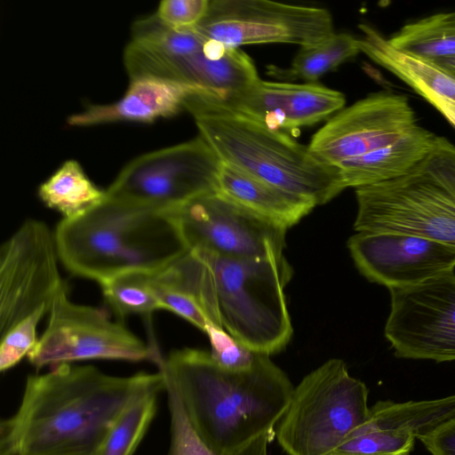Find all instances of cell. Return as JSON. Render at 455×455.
Returning <instances> with one entry per match:
<instances>
[{"instance_id": "obj_1", "label": "cell", "mask_w": 455, "mask_h": 455, "mask_svg": "<svg viewBox=\"0 0 455 455\" xmlns=\"http://www.w3.org/2000/svg\"><path fill=\"white\" fill-rule=\"evenodd\" d=\"M164 387L159 371L114 376L62 363L29 375L19 408L1 421L0 455H94L133 401Z\"/></svg>"}, {"instance_id": "obj_2", "label": "cell", "mask_w": 455, "mask_h": 455, "mask_svg": "<svg viewBox=\"0 0 455 455\" xmlns=\"http://www.w3.org/2000/svg\"><path fill=\"white\" fill-rule=\"evenodd\" d=\"M156 365L196 435L220 454L274 433L294 389L284 371L262 354L242 371L226 370L210 352L190 347L172 351Z\"/></svg>"}, {"instance_id": "obj_3", "label": "cell", "mask_w": 455, "mask_h": 455, "mask_svg": "<svg viewBox=\"0 0 455 455\" xmlns=\"http://www.w3.org/2000/svg\"><path fill=\"white\" fill-rule=\"evenodd\" d=\"M291 275L284 256L247 259L204 250L188 251L156 271L162 283L191 296L211 324L267 355L292 335L283 292Z\"/></svg>"}, {"instance_id": "obj_4", "label": "cell", "mask_w": 455, "mask_h": 455, "mask_svg": "<svg viewBox=\"0 0 455 455\" xmlns=\"http://www.w3.org/2000/svg\"><path fill=\"white\" fill-rule=\"evenodd\" d=\"M60 263L99 284L132 271H158L188 251L172 218L163 210L108 196L54 231Z\"/></svg>"}, {"instance_id": "obj_5", "label": "cell", "mask_w": 455, "mask_h": 455, "mask_svg": "<svg viewBox=\"0 0 455 455\" xmlns=\"http://www.w3.org/2000/svg\"><path fill=\"white\" fill-rule=\"evenodd\" d=\"M184 109L221 162L259 180L315 206L346 189L339 172L319 161L308 146L233 109L210 93H191Z\"/></svg>"}, {"instance_id": "obj_6", "label": "cell", "mask_w": 455, "mask_h": 455, "mask_svg": "<svg viewBox=\"0 0 455 455\" xmlns=\"http://www.w3.org/2000/svg\"><path fill=\"white\" fill-rule=\"evenodd\" d=\"M357 232L424 236L455 247V145L439 137L408 173L355 188Z\"/></svg>"}, {"instance_id": "obj_7", "label": "cell", "mask_w": 455, "mask_h": 455, "mask_svg": "<svg viewBox=\"0 0 455 455\" xmlns=\"http://www.w3.org/2000/svg\"><path fill=\"white\" fill-rule=\"evenodd\" d=\"M369 413L365 384L331 359L294 387L275 436L288 455H331Z\"/></svg>"}, {"instance_id": "obj_8", "label": "cell", "mask_w": 455, "mask_h": 455, "mask_svg": "<svg viewBox=\"0 0 455 455\" xmlns=\"http://www.w3.org/2000/svg\"><path fill=\"white\" fill-rule=\"evenodd\" d=\"M43 335L28 355L36 369L105 359L157 363L162 357L124 324L98 307L74 302L68 285L57 295Z\"/></svg>"}, {"instance_id": "obj_9", "label": "cell", "mask_w": 455, "mask_h": 455, "mask_svg": "<svg viewBox=\"0 0 455 455\" xmlns=\"http://www.w3.org/2000/svg\"><path fill=\"white\" fill-rule=\"evenodd\" d=\"M54 232L29 219L0 249L1 335L20 323L40 321L67 284L61 278Z\"/></svg>"}, {"instance_id": "obj_10", "label": "cell", "mask_w": 455, "mask_h": 455, "mask_svg": "<svg viewBox=\"0 0 455 455\" xmlns=\"http://www.w3.org/2000/svg\"><path fill=\"white\" fill-rule=\"evenodd\" d=\"M220 163L197 136L134 158L106 191L109 197L164 211L216 191Z\"/></svg>"}, {"instance_id": "obj_11", "label": "cell", "mask_w": 455, "mask_h": 455, "mask_svg": "<svg viewBox=\"0 0 455 455\" xmlns=\"http://www.w3.org/2000/svg\"><path fill=\"white\" fill-rule=\"evenodd\" d=\"M195 28L229 48L260 44L303 47L319 44L335 33L327 9L268 0H210Z\"/></svg>"}, {"instance_id": "obj_12", "label": "cell", "mask_w": 455, "mask_h": 455, "mask_svg": "<svg viewBox=\"0 0 455 455\" xmlns=\"http://www.w3.org/2000/svg\"><path fill=\"white\" fill-rule=\"evenodd\" d=\"M190 250L220 255L268 259L283 256L287 228L235 204L217 191L164 210Z\"/></svg>"}, {"instance_id": "obj_13", "label": "cell", "mask_w": 455, "mask_h": 455, "mask_svg": "<svg viewBox=\"0 0 455 455\" xmlns=\"http://www.w3.org/2000/svg\"><path fill=\"white\" fill-rule=\"evenodd\" d=\"M385 336L395 356L437 363L455 360V274L388 288Z\"/></svg>"}, {"instance_id": "obj_14", "label": "cell", "mask_w": 455, "mask_h": 455, "mask_svg": "<svg viewBox=\"0 0 455 455\" xmlns=\"http://www.w3.org/2000/svg\"><path fill=\"white\" fill-rule=\"evenodd\" d=\"M417 124L408 98L377 92L342 108L312 137L308 148L324 164L339 170L381 149Z\"/></svg>"}, {"instance_id": "obj_15", "label": "cell", "mask_w": 455, "mask_h": 455, "mask_svg": "<svg viewBox=\"0 0 455 455\" xmlns=\"http://www.w3.org/2000/svg\"><path fill=\"white\" fill-rule=\"evenodd\" d=\"M124 62L130 79L158 76L219 99L240 92L260 79L246 52L207 37L199 49L182 55L160 54L130 42L124 50Z\"/></svg>"}, {"instance_id": "obj_16", "label": "cell", "mask_w": 455, "mask_h": 455, "mask_svg": "<svg viewBox=\"0 0 455 455\" xmlns=\"http://www.w3.org/2000/svg\"><path fill=\"white\" fill-rule=\"evenodd\" d=\"M347 247L359 271L387 288L417 284L455 267V247L419 235L357 232Z\"/></svg>"}, {"instance_id": "obj_17", "label": "cell", "mask_w": 455, "mask_h": 455, "mask_svg": "<svg viewBox=\"0 0 455 455\" xmlns=\"http://www.w3.org/2000/svg\"><path fill=\"white\" fill-rule=\"evenodd\" d=\"M220 100L267 127L284 132L315 124L340 111L346 103L342 92L316 84L261 79Z\"/></svg>"}, {"instance_id": "obj_18", "label": "cell", "mask_w": 455, "mask_h": 455, "mask_svg": "<svg viewBox=\"0 0 455 455\" xmlns=\"http://www.w3.org/2000/svg\"><path fill=\"white\" fill-rule=\"evenodd\" d=\"M199 91L188 84L152 76L130 79L124 96L107 105H93L72 115V126H91L114 122L151 123L170 117L184 108L187 98Z\"/></svg>"}, {"instance_id": "obj_19", "label": "cell", "mask_w": 455, "mask_h": 455, "mask_svg": "<svg viewBox=\"0 0 455 455\" xmlns=\"http://www.w3.org/2000/svg\"><path fill=\"white\" fill-rule=\"evenodd\" d=\"M360 52L405 82L435 106L441 100H455V76L435 64L402 52L390 45L377 29L360 24Z\"/></svg>"}, {"instance_id": "obj_20", "label": "cell", "mask_w": 455, "mask_h": 455, "mask_svg": "<svg viewBox=\"0 0 455 455\" xmlns=\"http://www.w3.org/2000/svg\"><path fill=\"white\" fill-rule=\"evenodd\" d=\"M216 191L256 215L286 228L298 223L315 206L223 162L217 177Z\"/></svg>"}, {"instance_id": "obj_21", "label": "cell", "mask_w": 455, "mask_h": 455, "mask_svg": "<svg viewBox=\"0 0 455 455\" xmlns=\"http://www.w3.org/2000/svg\"><path fill=\"white\" fill-rule=\"evenodd\" d=\"M439 136L416 125L394 143L339 170L345 188L378 184L408 173L435 147Z\"/></svg>"}, {"instance_id": "obj_22", "label": "cell", "mask_w": 455, "mask_h": 455, "mask_svg": "<svg viewBox=\"0 0 455 455\" xmlns=\"http://www.w3.org/2000/svg\"><path fill=\"white\" fill-rule=\"evenodd\" d=\"M455 418V395L434 400L379 401L363 424L371 428L408 433L416 439Z\"/></svg>"}, {"instance_id": "obj_23", "label": "cell", "mask_w": 455, "mask_h": 455, "mask_svg": "<svg viewBox=\"0 0 455 455\" xmlns=\"http://www.w3.org/2000/svg\"><path fill=\"white\" fill-rule=\"evenodd\" d=\"M38 196L48 208L58 212L62 220H70L100 205L108 194L90 180L77 161L70 159L39 186Z\"/></svg>"}, {"instance_id": "obj_24", "label": "cell", "mask_w": 455, "mask_h": 455, "mask_svg": "<svg viewBox=\"0 0 455 455\" xmlns=\"http://www.w3.org/2000/svg\"><path fill=\"white\" fill-rule=\"evenodd\" d=\"M387 41L395 49L429 62L455 58V11L408 23Z\"/></svg>"}, {"instance_id": "obj_25", "label": "cell", "mask_w": 455, "mask_h": 455, "mask_svg": "<svg viewBox=\"0 0 455 455\" xmlns=\"http://www.w3.org/2000/svg\"><path fill=\"white\" fill-rule=\"evenodd\" d=\"M359 52L358 38L347 33H334L319 44L300 47L287 69L269 67V74L279 78L301 79L305 84H315L322 76Z\"/></svg>"}, {"instance_id": "obj_26", "label": "cell", "mask_w": 455, "mask_h": 455, "mask_svg": "<svg viewBox=\"0 0 455 455\" xmlns=\"http://www.w3.org/2000/svg\"><path fill=\"white\" fill-rule=\"evenodd\" d=\"M153 272H127L100 283L106 302L118 316H149L162 310L152 285Z\"/></svg>"}, {"instance_id": "obj_27", "label": "cell", "mask_w": 455, "mask_h": 455, "mask_svg": "<svg viewBox=\"0 0 455 455\" xmlns=\"http://www.w3.org/2000/svg\"><path fill=\"white\" fill-rule=\"evenodd\" d=\"M158 391L133 401L119 416L94 455H133L156 411Z\"/></svg>"}, {"instance_id": "obj_28", "label": "cell", "mask_w": 455, "mask_h": 455, "mask_svg": "<svg viewBox=\"0 0 455 455\" xmlns=\"http://www.w3.org/2000/svg\"><path fill=\"white\" fill-rule=\"evenodd\" d=\"M171 419V443L168 455H267V447L275 432L267 434L249 446L228 454L215 452L207 447L189 423L174 390L165 385Z\"/></svg>"}, {"instance_id": "obj_29", "label": "cell", "mask_w": 455, "mask_h": 455, "mask_svg": "<svg viewBox=\"0 0 455 455\" xmlns=\"http://www.w3.org/2000/svg\"><path fill=\"white\" fill-rule=\"evenodd\" d=\"M415 440L405 432L371 428L363 423L331 455H408Z\"/></svg>"}, {"instance_id": "obj_30", "label": "cell", "mask_w": 455, "mask_h": 455, "mask_svg": "<svg viewBox=\"0 0 455 455\" xmlns=\"http://www.w3.org/2000/svg\"><path fill=\"white\" fill-rule=\"evenodd\" d=\"M205 333L211 343V355L222 368L234 371L249 370L254 364L255 353L233 338L225 330L210 324Z\"/></svg>"}, {"instance_id": "obj_31", "label": "cell", "mask_w": 455, "mask_h": 455, "mask_svg": "<svg viewBox=\"0 0 455 455\" xmlns=\"http://www.w3.org/2000/svg\"><path fill=\"white\" fill-rule=\"evenodd\" d=\"M39 322L35 319L25 320L1 335L0 370L2 371L12 368L28 356L38 340L36 330Z\"/></svg>"}, {"instance_id": "obj_32", "label": "cell", "mask_w": 455, "mask_h": 455, "mask_svg": "<svg viewBox=\"0 0 455 455\" xmlns=\"http://www.w3.org/2000/svg\"><path fill=\"white\" fill-rule=\"evenodd\" d=\"M152 285L162 310L171 311L201 331H206L211 323L191 296L162 283L156 276V271L152 274Z\"/></svg>"}, {"instance_id": "obj_33", "label": "cell", "mask_w": 455, "mask_h": 455, "mask_svg": "<svg viewBox=\"0 0 455 455\" xmlns=\"http://www.w3.org/2000/svg\"><path fill=\"white\" fill-rule=\"evenodd\" d=\"M210 0H163L155 12L172 28H195L204 17Z\"/></svg>"}, {"instance_id": "obj_34", "label": "cell", "mask_w": 455, "mask_h": 455, "mask_svg": "<svg viewBox=\"0 0 455 455\" xmlns=\"http://www.w3.org/2000/svg\"><path fill=\"white\" fill-rule=\"evenodd\" d=\"M418 439L431 455H455V418Z\"/></svg>"}, {"instance_id": "obj_35", "label": "cell", "mask_w": 455, "mask_h": 455, "mask_svg": "<svg viewBox=\"0 0 455 455\" xmlns=\"http://www.w3.org/2000/svg\"><path fill=\"white\" fill-rule=\"evenodd\" d=\"M435 108L455 127V100H444Z\"/></svg>"}, {"instance_id": "obj_36", "label": "cell", "mask_w": 455, "mask_h": 455, "mask_svg": "<svg viewBox=\"0 0 455 455\" xmlns=\"http://www.w3.org/2000/svg\"><path fill=\"white\" fill-rule=\"evenodd\" d=\"M446 71L447 73L451 74V76H455V58L448 59V60H437L435 62H432Z\"/></svg>"}]
</instances>
